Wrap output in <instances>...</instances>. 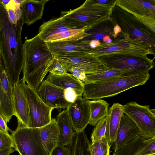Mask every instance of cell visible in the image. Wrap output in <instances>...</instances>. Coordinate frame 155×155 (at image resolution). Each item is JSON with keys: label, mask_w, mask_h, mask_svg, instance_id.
<instances>
[{"label": "cell", "mask_w": 155, "mask_h": 155, "mask_svg": "<svg viewBox=\"0 0 155 155\" xmlns=\"http://www.w3.org/2000/svg\"><path fill=\"white\" fill-rule=\"evenodd\" d=\"M65 90L44 80L36 91L42 101L48 107L53 109L57 108L66 109L71 103L65 99Z\"/></svg>", "instance_id": "cell-12"}, {"label": "cell", "mask_w": 155, "mask_h": 155, "mask_svg": "<svg viewBox=\"0 0 155 155\" xmlns=\"http://www.w3.org/2000/svg\"><path fill=\"white\" fill-rule=\"evenodd\" d=\"M64 96L66 100L70 103L73 102L78 97L75 92L71 89L65 90Z\"/></svg>", "instance_id": "cell-39"}, {"label": "cell", "mask_w": 155, "mask_h": 155, "mask_svg": "<svg viewBox=\"0 0 155 155\" xmlns=\"http://www.w3.org/2000/svg\"><path fill=\"white\" fill-rule=\"evenodd\" d=\"M57 124L58 132V145H68L72 142L74 132L67 109L57 116Z\"/></svg>", "instance_id": "cell-23"}, {"label": "cell", "mask_w": 155, "mask_h": 155, "mask_svg": "<svg viewBox=\"0 0 155 155\" xmlns=\"http://www.w3.org/2000/svg\"><path fill=\"white\" fill-rule=\"evenodd\" d=\"M96 2L101 4H114L115 3L116 0H94Z\"/></svg>", "instance_id": "cell-43"}, {"label": "cell", "mask_w": 155, "mask_h": 155, "mask_svg": "<svg viewBox=\"0 0 155 155\" xmlns=\"http://www.w3.org/2000/svg\"><path fill=\"white\" fill-rule=\"evenodd\" d=\"M147 139L140 135L130 141L117 151L113 155H138V152L145 145Z\"/></svg>", "instance_id": "cell-29"}, {"label": "cell", "mask_w": 155, "mask_h": 155, "mask_svg": "<svg viewBox=\"0 0 155 155\" xmlns=\"http://www.w3.org/2000/svg\"><path fill=\"white\" fill-rule=\"evenodd\" d=\"M89 35L84 28L67 30L47 37L44 40L46 42H62L81 40Z\"/></svg>", "instance_id": "cell-26"}, {"label": "cell", "mask_w": 155, "mask_h": 155, "mask_svg": "<svg viewBox=\"0 0 155 155\" xmlns=\"http://www.w3.org/2000/svg\"><path fill=\"white\" fill-rule=\"evenodd\" d=\"M115 5L101 4L87 0L75 9L61 11L60 16L75 22L86 30L109 19Z\"/></svg>", "instance_id": "cell-5"}, {"label": "cell", "mask_w": 155, "mask_h": 155, "mask_svg": "<svg viewBox=\"0 0 155 155\" xmlns=\"http://www.w3.org/2000/svg\"><path fill=\"white\" fill-rule=\"evenodd\" d=\"M62 65L68 72H71L76 78L83 82L85 78L86 74L83 71L75 67L65 65Z\"/></svg>", "instance_id": "cell-38"}, {"label": "cell", "mask_w": 155, "mask_h": 155, "mask_svg": "<svg viewBox=\"0 0 155 155\" xmlns=\"http://www.w3.org/2000/svg\"><path fill=\"white\" fill-rule=\"evenodd\" d=\"M91 142L85 132H74L71 144L72 155H91L90 146Z\"/></svg>", "instance_id": "cell-28"}, {"label": "cell", "mask_w": 155, "mask_h": 155, "mask_svg": "<svg viewBox=\"0 0 155 155\" xmlns=\"http://www.w3.org/2000/svg\"><path fill=\"white\" fill-rule=\"evenodd\" d=\"M7 124V123L0 113V130L9 134L8 131H10L11 133L13 131L8 127Z\"/></svg>", "instance_id": "cell-40"}, {"label": "cell", "mask_w": 155, "mask_h": 155, "mask_svg": "<svg viewBox=\"0 0 155 155\" xmlns=\"http://www.w3.org/2000/svg\"><path fill=\"white\" fill-rule=\"evenodd\" d=\"M110 18L121 28L123 38L141 41L154 48L155 33L133 14L115 5Z\"/></svg>", "instance_id": "cell-4"}, {"label": "cell", "mask_w": 155, "mask_h": 155, "mask_svg": "<svg viewBox=\"0 0 155 155\" xmlns=\"http://www.w3.org/2000/svg\"><path fill=\"white\" fill-rule=\"evenodd\" d=\"M142 135L137 125L128 116L124 114L121 117L112 149L116 151L130 141Z\"/></svg>", "instance_id": "cell-15"}, {"label": "cell", "mask_w": 155, "mask_h": 155, "mask_svg": "<svg viewBox=\"0 0 155 155\" xmlns=\"http://www.w3.org/2000/svg\"><path fill=\"white\" fill-rule=\"evenodd\" d=\"M19 82L15 84L13 88L15 116L18 119V127H30V121L28 104Z\"/></svg>", "instance_id": "cell-17"}, {"label": "cell", "mask_w": 155, "mask_h": 155, "mask_svg": "<svg viewBox=\"0 0 155 155\" xmlns=\"http://www.w3.org/2000/svg\"><path fill=\"white\" fill-rule=\"evenodd\" d=\"M106 121V117L98 121L95 126L91 136V142L100 140L105 136Z\"/></svg>", "instance_id": "cell-32"}, {"label": "cell", "mask_w": 155, "mask_h": 155, "mask_svg": "<svg viewBox=\"0 0 155 155\" xmlns=\"http://www.w3.org/2000/svg\"><path fill=\"white\" fill-rule=\"evenodd\" d=\"M111 145L105 136L101 140L91 143L90 146L91 155H110Z\"/></svg>", "instance_id": "cell-31"}, {"label": "cell", "mask_w": 155, "mask_h": 155, "mask_svg": "<svg viewBox=\"0 0 155 155\" xmlns=\"http://www.w3.org/2000/svg\"><path fill=\"white\" fill-rule=\"evenodd\" d=\"M54 57L62 65L76 67L86 75L98 74L110 69L98 57L88 52H71Z\"/></svg>", "instance_id": "cell-11"}, {"label": "cell", "mask_w": 155, "mask_h": 155, "mask_svg": "<svg viewBox=\"0 0 155 155\" xmlns=\"http://www.w3.org/2000/svg\"><path fill=\"white\" fill-rule=\"evenodd\" d=\"M83 28L75 22L60 16L44 22L39 27L37 35L44 41L47 37L53 34L67 30Z\"/></svg>", "instance_id": "cell-16"}, {"label": "cell", "mask_w": 155, "mask_h": 155, "mask_svg": "<svg viewBox=\"0 0 155 155\" xmlns=\"http://www.w3.org/2000/svg\"><path fill=\"white\" fill-rule=\"evenodd\" d=\"M91 41L79 40L68 42H46L48 46L54 57L65 54L78 51L90 52L92 49Z\"/></svg>", "instance_id": "cell-20"}, {"label": "cell", "mask_w": 155, "mask_h": 155, "mask_svg": "<svg viewBox=\"0 0 155 155\" xmlns=\"http://www.w3.org/2000/svg\"><path fill=\"white\" fill-rule=\"evenodd\" d=\"M73 129L76 132L84 131L89 124L91 116L87 100L78 96L67 108Z\"/></svg>", "instance_id": "cell-13"}, {"label": "cell", "mask_w": 155, "mask_h": 155, "mask_svg": "<svg viewBox=\"0 0 155 155\" xmlns=\"http://www.w3.org/2000/svg\"><path fill=\"white\" fill-rule=\"evenodd\" d=\"M15 148L12 136L0 130V150L7 148Z\"/></svg>", "instance_id": "cell-33"}, {"label": "cell", "mask_w": 155, "mask_h": 155, "mask_svg": "<svg viewBox=\"0 0 155 155\" xmlns=\"http://www.w3.org/2000/svg\"><path fill=\"white\" fill-rule=\"evenodd\" d=\"M101 44L99 40H92L90 41V45L92 49H94Z\"/></svg>", "instance_id": "cell-44"}, {"label": "cell", "mask_w": 155, "mask_h": 155, "mask_svg": "<svg viewBox=\"0 0 155 155\" xmlns=\"http://www.w3.org/2000/svg\"><path fill=\"white\" fill-rule=\"evenodd\" d=\"M155 154V137L148 139L145 146L138 153V155Z\"/></svg>", "instance_id": "cell-35"}, {"label": "cell", "mask_w": 155, "mask_h": 155, "mask_svg": "<svg viewBox=\"0 0 155 155\" xmlns=\"http://www.w3.org/2000/svg\"><path fill=\"white\" fill-rule=\"evenodd\" d=\"M115 25L110 18L89 29L86 30V33L89 35L81 40L87 41L95 40L99 41L102 39L106 36H109L110 38L111 37L113 38V29Z\"/></svg>", "instance_id": "cell-25"}, {"label": "cell", "mask_w": 155, "mask_h": 155, "mask_svg": "<svg viewBox=\"0 0 155 155\" xmlns=\"http://www.w3.org/2000/svg\"><path fill=\"white\" fill-rule=\"evenodd\" d=\"M133 15L152 32L155 33V17L150 16Z\"/></svg>", "instance_id": "cell-36"}, {"label": "cell", "mask_w": 155, "mask_h": 155, "mask_svg": "<svg viewBox=\"0 0 155 155\" xmlns=\"http://www.w3.org/2000/svg\"><path fill=\"white\" fill-rule=\"evenodd\" d=\"M49 0H23L20 5L24 24L31 25L42 18L45 5Z\"/></svg>", "instance_id": "cell-19"}, {"label": "cell", "mask_w": 155, "mask_h": 155, "mask_svg": "<svg viewBox=\"0 0 155 155\" xmlns=\"http://www.w3.org/2000/svg\"><path fill=\"white\" fill-rule=\"evenodd\" d=\"M71 144L66 146L58 145L53 150L51 155H72Z\"/></svg>", "instance_id": "cell-37"}, {"label": "cell", "mask_w": 155, "mask_h": 155, "mask_svg": "<svg viewBox=\"0 0 155 155\" xmlns=\"http://www.w3.org/2000/svg\"><path fill=\"white\" fill-rule=\"evenodd\" d=\"M87 101L91 113L89 124L95 126L98 121L107 116L109 104L101 99Z\"/></svg>", "instance_id": "cell-27"}, {"label": "cell", "mask_w": 155, "mask_h": 155, "mask_svg": "<svg viewBox=\"0 0 155 155\" xmlns=\"http://www.w3.org/2000/svg\"><path fill=\"white\" fill-rule=\"evenodd\" d=\"M39 129L42 143L47 154L51 155L58 144V132L56 119H51L50 123Z\"/></svg>", "instance_id": "cell-24"}, {"label": "cell", "mask_w": 155, "mask_h": 155, "mask_svg": "<svg viewBox=\"0 0 155 155\" xmlns=\"http://www.w3.org/2000/svg\"><path fill=\"white\" fill-rule=\"evenodd\" d=\"M19 84L28 104L30 127L39 128L50 123L53 109L45 104L35 90L21 81Z\"/></svg>", "instance_id": "cell-9"}, {"label": "cell", "mask_w": 155, "mask_h": 155, "mask_svg": "<svg viewBox=\"0 0 155 155\" xmlns=\"http://www.w3.org/2000/svg\"><path fill=\"white\" fill-rule=\"evenodd\" d=\"M128 71L123 69H109L106 71L93 74L86 75L84 84L103 81L112 78L123 76Z\"/></svg>", "instance_id": "cell-30"}, {"label": "cell", "mask_w": 155, "mask_h": 155, "mask_svg": "<svg viewBox=\"0 0 155 155\" xmlns=\"http://www.w3.org/2000/svg\"><path fill=\"white\" fill-rule=\"evenodd\" d=\"M153 49L154 50L150 45L144 42L123 38H115L110 44L101 43L88 52L97 57L114 54L147 56L154 55Z\"/></svg>", "instance_id": "cell-6"}, {"label": "cell", "mask_w": 155, "mask_h": 155, "mask_svg": "<svg viewBox=\"0 0 155 155\" xmlns=\"http://www.w3.org/2000/svg\"><path fill=\"white\" fill-rule=\"evenodd\" d=\"M124 114L123 105L118 103H114L108 109L105 136L111 145L115 141L120 120Z\"/></svg>", "instance_id": "cell-21"}, {"label": "cell", "mask_w": 155, "mask_h": 155, "mask_svg": "<svg viewBox=\"0 0 155 155\" xmlns=\"http://www.w3.org/2000/svg\"><path fill=\"white\" fill-rule=\"evenodd\" d=\"M15 151L13 147L1 150H0V155H9Z\"/></svg>", "instance_id": "cell-41"}, {"label": "cell", "mask_w": 155, "mask_h": 155, "mask_svg": "<svg viewBox=\"0 0 155 155\" xmlns=\"http://www.w3.org/2000/svg\"><path fill=\"white\" fill-rule=\"evenodd\" d=\"M124 113L137 125L142 136L147 139L155 137V110L149 105H140L134 101L123 105Z\"/></svg>", "instance_id": "cell-10"}, {"label": "cell", "mask_w": 155, "mask_h": 155, "mask_svg": "<svg viewBox=\"0 0 155 155\" xmlns=\"http://www.w3.org/2000/svg\"><path fill=\"white\" fill-rule=\"evenodd\" d=\"M2 64H3L2 60L1 54H0V71L1 66L2 65Z\"/></svg>", "instance_id": "cell-46"}, {"label": "cell", "mask_w": 155, "mask_h": 155, "mask_svg": "<svg viewBox=\"0 0 155 155\" xmlns=\"http://www.w3.org/2000/svg\"><path fill=\"white\" fill-rule=\"evenodd\" d=\"M13 88L3 62L0 71V113L7 123L9 122L13 115H15Z\"/></svg>", "instance_id": "cell-14"}, {"label": "cell", "mask_w": 155, "mask_h": 155, "mask_svg": "<svg viewBox=\"0 0 155 155\" xmlns=\"http://www.w3.org/2000/svg\"><path fill=\"white\" fill-rule=\"evenodd\" d=\"M1 54V46L0 45V54Z\"/></svg>", "instance_id": "cell-47"}, {"label": "cell", "mask_w": 155, "mask_h": 155, "mask_svg": "<svg viewBox=\"0 0 155 155\" xmlns=\"http://www.w3.org/2000/svg\"><path fill=\"white\" fill-rule=\"evenodd\" d=\"M21 18L15 24L9 20L7 11L0 4V45L1 55L7 77L13 87L20 82L23 61L21 33Z\"/></svg>", "instance_id": "cell-1"}, {"label": "cell", "mask_w": 155, "mask_h": 155, "mask_svg": "<svg viewBox=\"0 0 155 155\" xmlns=\"http://www.w3.org/2000/svg\"><path fill=\"white\" fill-rule=\"evenodd\" d=\"M23 77L21 81L35 90L48 72L55 57L46 42L37 35L23 44Z\"/></svg>", "instance_id": "cell-2"}, {"label": "cell", "mask_w": 155, "mask_h": 155, "mask_svg": "<svg viewBox=\"0 0 155 155\" xmlns=\"http://www.w3.org/2000/svg\"><path fill=\"white\" fill-rule=\"evenodd\" d=\"M113 31V38L115 39L117 38L118 34L121 32V30L120 27L118 25L116 24L114 28Z\"/></svg>", "instance_id": "cell-42"}, {"label": "cell", "mask_w": 155, "mask_h": 155, "mask_svg": "<svg viewBox=\"0 0 155 155\" xmlns=\"http://www.w3.org/2000/svg\"><path fill=\"white\" fill-rule=\"evenodd\" d=\"M98 57L110 69L128 71L125 74L126 76L149 72L154 65L153 59L147 56L114 54Z\"/></svg>", "instance_id": "cell-7"}, {"label": "cell", "mask_w": 155, "mask_h": 155, "mask_svg": "<svg viewBox=\"0 0 155 155\" xmlns=\"http://www.w3.org/2000/svg\"><path fill=\"white\" fill-rule=\"evenodd\" d=\"M103 42L106 44H110L112 42V40L108 36L104 37L102 39Z\"/></svg>", "instance_id": "cell-45"}, {"label": "cell", "mask_w": 155, "mask_h": 155, "mask_svg": "<svg viewBox=\"0 0 155 155\" xmlns=\"http://www.w3.org/2000/svg\"><path fill=\"white\" fill-rule=\"evenodd\" d=\"M48 72L56 75H64L68 73L65 68L55 58L49 68Z\"/></svg>", "instance_id": "cell-34"}, {"label": "cell", "mask_w": 155, "mask_h": 155, "mask_svg": "<svg viewBox=\"0 0 155 155\" xmlns=\"http://www.w3.org/2000/svg\"><path fill=\"white\" fill-rule=\"evenodd\" d=\"M12 133L15 150L19 155H47L39 128L17 127Z\"/></svg>", "instance_id": "cell-8"}, {"label": "cell", "mask_w": 155, "mask_h": 155, "mask_svg": "<svg viewBox=\"0 0 155 155\" xmlns=\"http://www.w3.org/2000/svg\"><path fill=\"white\" fill-rule=\"evenodd\" d=\"M150 77L149 72H147L130 76H119L84 84L83 98L87 100H96L113 97L144 84Z\"/></svg>", "instance_id": "cell-3"}, {"label": "cell", "mask_w": 155, "mask_h": 155, "mask_svg": "<svg viewBox=\"0 0 155 155\" xmlns=\"http://www.w3.org/2000/svg\"><path fill=\"white\" fill-rule=\"evenodd\" d=\"M115 5L133 14L155 17V0H116Z\"/></svg>", "instance_id": "cell-18"}, {"label": "cell", "mask_w": 155, "mask_h": 155, "mask_svg": "<svg viewBox=\"0 0 155 155\" xmlns=\"http://www.w3.org/2000/svg\"><path fill=\"white\" fill-rule=\"evenodd\" d=\"M64 90H73L77 96H82L84 88L83 82L78 80L71 74L56 75L50 73L45 80Z\"/></svg>", "instance_id": "cell-22"}, {"label": "cell", "mask_w": 155, "mask_h": 155, "mask_svg": "<svg viewBox=\"0 0 155 155\" xmlns=\"http://www.w3.org/2000/svg\"><path fill=\"white\" fill-rule=\"evenodd\" d=\"M155 155V154H153V155Z\"/></svg>", "instance_id": "cell-48"}]
</instances>
